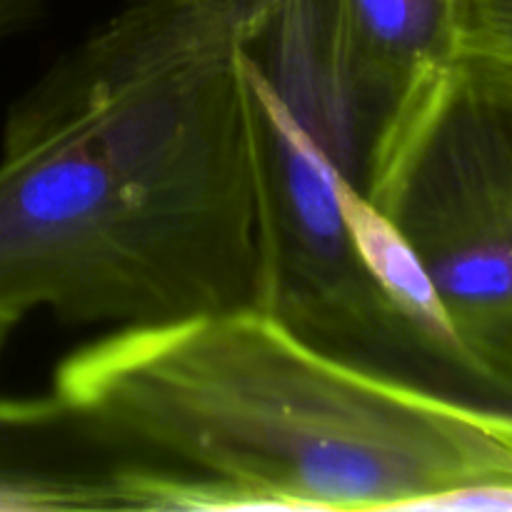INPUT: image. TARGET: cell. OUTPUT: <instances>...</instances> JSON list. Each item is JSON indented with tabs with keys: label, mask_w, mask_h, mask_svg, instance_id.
<instances>
[{
	"label": "cell",
	"mask_w": 512,
	"mask_h": 512,
	"mask_svg": "<svg viewBox=\"0 0 512 512\" xmlns=\"http://www.w3.org/2000/svg\"><path fill=\"white\" fill-rule=\"evenodd\" d=\"M53 393L143 468L140 512L433 510L512 485V403L345 358L270 310L115 328Z\"/></svg>",
	"instance_id": "cell-2"
},
{
	"label": "cell",
	"mask_w": 512,
	"mask_h": 512,
	"mask_svg": "<svg viewBox=\"0 0 512 512\" xmlns=\"http://www.w3.org/2000/svg\"><path fill=\"white\" fill-rule=\"evenodd\" d=\"M248 73L268 130L275 200L270 313L345 358L445 390L465 388L370 280L333 193L338 160L283 98L258 53Z\"/></svg>",
	"instance_id": "cell-4"
},
{
	"label": "cell",
	"mask_w": 512,
	"mask_h": 512,
	"mask_svg": "<svg viewBox=\"0 0 512 512\" xmlns=\"http://www.w3.org/2000/svg\"><path fill=\"white\" fill-rule=\"evenodd\" d=\"M465 368L483 393L512 403V325L463 340Z\"/></svg>",
	"instance_id": "cell-7"
},
{
	"label": "cell",
	"mask_w": 512,
	"mask_h": 512,
	"mask_svg": "<svg viewBox=\"0 0 512 512\" xmlns=\"http://www.w3.org/2000/svg\"><path fill=\"white\" fill-rule=\"evenodd\" d=\"M360 188L410 240L460 345L512 325V80L425 63L370 128Z\"/></svg>",
	"instance_id": "cell-3"
},
{
	"label": "cell",
	"mask_w": 512,
	"mask_h": 512,
	"mask_svg": "<svg viewBox=\"0 0 512 512\" xmlns=\"http://www.w3.org/2000/svg\"><path fill=\"white\" fill-rule=\"evenodd\" d=\"M440 53L458 68L512 80V0H443Z\"/></svg>",
	"instance_id": "cell-6"
},
{
	"label": "cell",
	"mask_w": 512,
	"mask_h": 512,
	"mask_svg": "<svg viewBox=\"0 0 512 512\" xmlns=\"http://www.w3.org/2000/svg\"><path fill=\"white\" fill-rule=\"evenodd\" d=\"M20 323V318H15V315H8V313H0V353H3L5 343H8L10 333L15 330V325Z\"/></svg>",
	"instance_id": "cell-9"
},
{
	"label": "cell",
	"mask_w": 512,
	"mask_h": 512,
	"mask_svg": "<svg viewBox=\"0 0 512 512\" xmlns=\"http://www.w3.org/2000/svg\"><path fill=\"white\" fill-rule=\"evenodd\" d=\"M135 473L53 390L0 398V512H135Z\"/></svg>",
	"instance_id": "cell-5"
},
{
	"label": "cell",
	"mask_w": 512,
	"mask_h": 512,
	"mask_svg": "<svg viewBox=\"0 0 512 512\" xmlns=\"http://www.w3.org/2000/svg\"><path fill=\"white\" fill-rule=\"evenodd\" d=\"M278 0H130L10 108L0 313L158 325L270 310L275 200L248 73Z\"/></svg>",
	"instance_id": "cell-1"
},
{
	"label": "cell",
	"mask_w": 512,
	"mask_h": 512,
	"mask_svg": "<svg viewBox=\"0 0 512 512\" xmlns=\"http://www.w3.org/2000/svg\"><path fill=\"white\" fill-rule=\"evenodd\" d=\"M45 0H0V40L20 33L38 20Z\"/></svg>",
	"instance_id": "cell-8"
}]
</instances>
